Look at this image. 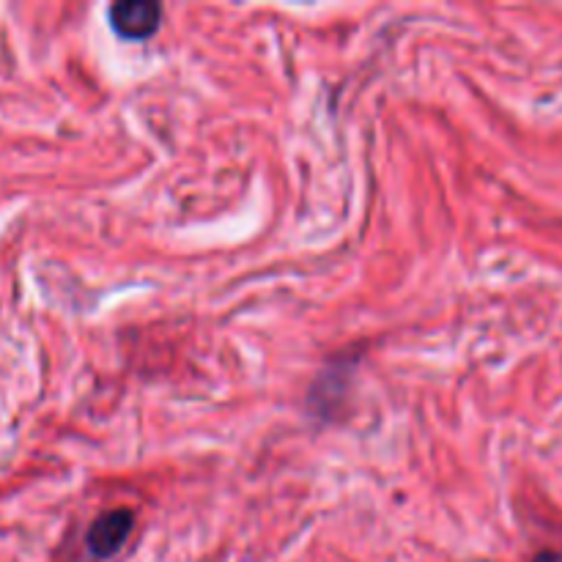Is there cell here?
<instances>
[{"instance_id": "obj_1", "label": "cell", "mask_w": 562, "mask_h": 562, "mask_svg": "<svg viewBox=\"0 0 562 562\" xmlns=\"http://www.w3.org/2000/svg\"><path fill=\"white\" fill-rule=\"evenodd\" d=\"M110 27L124 38H148L162 22V5L157 0H119L108 11Z\"/></svg>"}, {"instance_id": "obj_2", "label": "cell", "mask_w": 562, "mask_h": 562, "mask_svg": "<svg viewBox=\"0 0 562 562\" xmlns=\"http://www.w3.org/2000/svg\"><path fill=\"white\" fill-rule=\"evenodd\" d=\"M132 525H135V516L126 508H115L102 514L93 521L91 530H88V552H91L93 558H113V554L124 547L126 538H130Z\"/></svg>"}, {"instance_id": "obj_3", "label": "cell", "mask_w": 562, "mask_h": 562, "mask_svg": "<svg viewBox=\"0 0 562 562\" xmlns=\"http://www.w3.org/2000/svg\"><path fill=\"white\" fill-rule=\"evenodd\" d=\"M532 562H562V554H554V552H543V554H538L536 560Z\"/></svg>"}]
</instances>
